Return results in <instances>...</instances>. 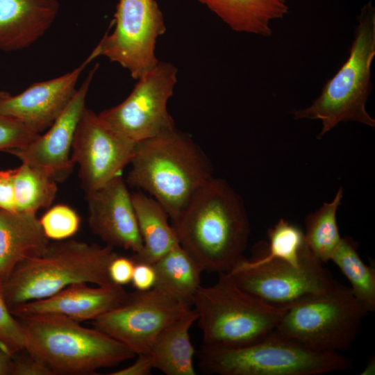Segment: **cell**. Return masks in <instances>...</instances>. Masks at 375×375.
<instances>
[{
    "label": "cell",
    "mask_w": 375,
    "mask_h": 375,
    "mask_svg": "<svg viewBox=\"0 0 375 375\" xmlns=\"http://www.w3.org/2000/svg\"><path fill=\"white\" fill-rule=\"evenodd\" d=\"M173 227L180 246L203 272L226 273L243 258L250 224L242 199L221 178H211Z\"/></svg>",
    "instance_id": "obj_1"
},
{
    "label": "cell",
    "mask_w": 375,
    "mask_h": 375,
    "mask_svg": "<svg viewBox=\"0 0 375 375\" xmlns=\"http://www.w3.org/2000/svg\"><path fill=\"white\" fill-rule=\"evenodd\" d=\"M130 164L126 183L155 199L172 222L213 177L204 152L176 126L136 143Z\"/></svg>",
    "instance_id": "obj_2"
},
{
    "label": "cell",
    "mask_w": 375,
    "mask_h": 375,
    "mask_svg": "<svg viewBox=\"0 0 375 375\" xmlns=\"http://www.w3.org/2000/svg\"><path fill=\"white\" fill-rule=\"evenodd\" d=\"M114 248L68 239L49 243L40 255L20 262L1 284L10 310L44 299L77 283H112L108 268Z\"/></svg>",
    "instance_id": "obj_3"
},
{
    "label": "cell",
    "mask_w": 375,
    "mask_h": 375,
    "mask_svg": "<svg viewBox=\"0 0 375 375\" xmlns=\"http://www.w3.org/2000/svg\"><path fill=\"white\" fill-rule=\"evenodd\" d=\"M25 350L44 362L55 375L92 374L136 356L101 331L57 315L18 319Z\"/></svg>",
    "instance_id": "obj_4"
},
{
    "label": "cell",
    "mask_w": 375,
    "mask_h": 375,
    "mask_svg": "<svg viewBox=\"0 0 375 375\" xmlns=\"http://www.w3.org/2000/svg\"><path fill=\"white\" fill-rule=\"evenodd\" d=\"M216 283L201 285L192 301L203 345L240 347L275 331L288 308L268 304L240 288L226 273Z\"/></svg>",
    "instance_id": "obj_5"
},
{
    "label": "cell",
    "mask_w": 375,
    "mask_h": 375,
    "mask_svg": "<svg viewBox=\"0 0 375 375\" xmlns=\"http://www.w3.org/2000/svg\"><path fill=\"white\" fill-rule=\"evenodd\" d=\"M374 56L375 9L370 1L358 16L347 60L310 106L293 112L294 118L320 120L322 128L318 138L342 122L354 121L374 128L375 120L367 112L366 103L372 89Z\"/></svg>",
    "instance_id": "obj_6"
},
{
    "label": "cell",
    "mask_w": 375,
    "mask_h": 375,
    "mask_svg": "<svg viewBox=\"0 0 375 375\" xmlns=\"http://www.w3.org/2000/svg\"><path fill=\"white\" fill-rule=\"evenodd\" d=\"M199 365L206 372L219 375H319L352 366L351 360L338 352L310 350L276 330L243 347L202 345Z\"/></svg>",
    "instance_id": "obj_7"
},
{
    "label": "cell",
    "mask_w": 375,
    "mask_h": 375,
    "mask_svg": "<svg viewBox=\"0 0 375 375\" xmlns=\"http://www.w3.org/2000/svg\"><path fill=\"white\" fill-rule=\"evenodd\" d=\"M367 314L351 288L335 282L328 291L288 307L276 331L310 350L338 352L353 344Z\"/></svg>",
    "instance_id": "obj_8"
},
{
    "label": "cell",
    "mask_w": 375,
    "mask_h": 375,
    "mask_svg": "<svg viewBox=\"0 0 375 375\" xmlns=\"http://www.w3.org/2000/svg\"><path fill=\"white\" fill-rule=\"evenodd\" d=\"M226 274L240 288L274 306L288 308L330 290L335 283L314 255L299 264L256 252Z\"/></svg>",
    "instance_id": "obj_9"
},
{
    "label": "cell",
    "mask_w": 375,
    "mask_h": 375,
    "mask_svg": "<svg viewBox=\"0 0 375 375\" xmlns=\"http://www.w3.org/2000/svg\"><path fill=\"white\" fill-rule=\"evenodd\" d=\"M178 69L160 62L137 81L130 94L120 103L99 113L113 131L136 144L175 127L167 110L177 82Z\"/></svg>",
    "instance_id": "obj_10"
},
{
    "label": "cell",
    "mask_w": 375,
    "mask_h": 375,
    "mask_svg": "<svg viewBox=\"0 0 375 375\" xmlns=\"http://www.w3.org/2000/svg\"><path fill=\"white\" fill-rule=\"evenodd\" d=\"M113 22V31L93 51L138 80L159 62L156 44L166 31L162 13L156 0H119Z\"/></svg>",
    "instance_id": "obj_11"
},
{
    "label": "cell",
    "mask_w": 375,
    "mask_h": 375,
    "mask_svg": "<svg viewBox=\"0 0 375 375\" xmlns=\"http://www.w3.org/2000/svg\"><path fill=\"white\" fill-rule=\"evenodd\" d=\"M190 308L154 287L128 293L119 306L93 320L92 326L135 355L148 353L160 332Z\"/></svg>",
    "instance_id": "obj_12"
},
{
    "label": "cell",
    "mask_w": 375,
    "mask_h": 375,
    "mask_svg": "<svg viewBox=\"0 0 375 375\" xmlns=\"http://www.w3.org/2000/svg\"><path fill=\"white\" fill-rule=\"evenodd\" d=\"M135 144L108 126L93 110L85 108L75 133L73 162L85 194L101 188L131 163Z\"/></svg>",
    "instance_id": "obj_13"
},
{
    "label": "cell",
    "mask_w": 375,
    "mask_h": 375,
    "mask_svg": "<svg viewBox=\"0 0 375 375\" xmlns=\"http://www.w3.org/2000/svg\"><path fill=\"white\" fill-rule=\"evenodd\" d=\"M98 65L93 67L65 108L46 133L25 147L6 151L22 162L38 167L61 182L71 174L74 163L72 149L75 133L85 110L87 94Z\"/></svg>",
    "instance_id": "obj_14"
},
{
    "label": "cell",
    "mask_w": 375,
    "mask_h": 375,
    "mask_svg": "<svg viewBox=\"0 0 375 375\" xmlns=\"http://www.w3.org/2000/svg\"><path fill=\"white\" fill-rule=\"evenodd\" d=\"M97 58L92 51L72 71L56 78L35 83L21 93L0 91V114L12 117L40 133L51 126L76 91L79 77Z\"/></svg>",
    "instance_id": "obj_15"
},
{
    "label": "cell",
    "mask_w": 375,
    "mask_h": 375,
    "mask_svg": "<svg viewBox=\"0 0 375 375\" xmlns=\"http://www.w3.org/2000/svg\"><path fill=\"white\" fill-rule=\"evenodd\" d=\"M88 223L94 234L106 245L130 250L142 249L131 193L119 175L101 188L86 194Z\"/></svg>",
    "instance_id": "obj_16"
},
{
    "label": "cell",
    "mask_w": 375,
    "mask_h": 375,
    "mask_svg": "<svg viewBox=\"0 0 375 375\" xmlns=\"http://www.w3.org/2000/svg\"><path fill=\"white\" fill-rule=\"evenodd\" d=\"M123 286L114 283L92 287L87 283L70 285L56 294L12 308L17 319L57 315L81 322L94 320L119 306L127 297Z\"/></svg>",
    "instance_id": "obj_17"
},
{
    "label": "cell",
    "mask_w": 375,
    "mask_h": 375,
    "mask_svg": "<svg viewBox=\"0 0 375 375\" xmlns=\"http://www.w3.org/2000/svg\"><path fill=\"white\" fill-rule=\"evenodd\" d=\"M59 10L58 0H0V50L30 47L51 26Z\"/></svg>",
    "instance_id": "obj_18"
},
{
    "label": "cell",
    "mask_w": 375,
    "mask_h": 375,
    "mask_svg": "<svg viewBox=\"0 0 375 375\" xmlns=\"http://www.w3.org/2000/svg\"><path fill=\"white\" fill-rule=\"evenodd\" d=\"M49 244L36 213L0 208V284L20 262L40 255Z\"/></svg>",
    "instance_id": "obj_19"
},
{
    "label": "cell",
    "mask_w": 375,
    "mask_h": 375,
    "mask_svg": "<svg viewBox=\"0 0 375 375\" xmlns=\"http://www.w3.org/2000/svg\"><path fill=\"white\" fill-rule=\"evenodd\" d=\"M131 197L142 240V251L132 258L153 264L179 244L178 240L168 213L155 199L142 190L131 193Z\"/></svg>",
    "instance_id": "obj_20"
},
{
    "label": "cell",
    "mask_w": 375,
    "mask_h": 375,
    "mask_svg": "<svg viewBox=\"0 0 375 375\" xmlns=\"http://www.w3.org/2000/svg\"><path fill=\"white\" fill-rule=\"evenodd\" d=\"M197 320L196 311L190 308L160 332L148 353L154 369L167 375L196 374L190 330Z\"/></svg>",
    "instance_id": "obj_21"
},
{
    "label": "cell",
    "mask_w": 375,
    "mask_h": 375,
    "mask_svg": "<svg viewBox=\"0 0 375 375\" xmlns=\"http://www.w3.org/2000/svg\"><path fill=\"white\" fill-rule=\"evenodd\" d=\"M233 31L268 37L270 22L288 12L285 0H198Z\"/></svg>",
    "instance_id": "obj_22"
},
{
    "label": "cell",
    "mask_w": 375,
    "mask_h": 375,
    "mask_svg": "<svg viewBox=\"0 0 375 375\" xmlns=\"http://www.w3.org/2000/svg\"><path fill=\"white\" fill-rule=\"evenodd\" d=\"M153 265L156 274L155 287L191 306L194 296L201 285L203 272L195 260L178 244Z\"/></svg>",
    "instance_id": "obj_23"
},
{
    "label": "cell",
    "mask_w": 375,
    "mask_h": 375,
    "mask_svg": "<svg viewBox=\"0 0 375 375\" xmlns=\"http://www.w3.org/2000/svg\"><path fill=\"white\" fill-rule=\"evenodd\" d=\"M351 283V290L367 313L375 310V269L364 263L358 253V244L351 238H342L331 260Z\"/></svg>",
    "instance_id": "obj_24"
},
{
    "label": "cell",
    "mask_w": 375,
    "mask_h": 375,
    "mask_svg": "<svg viewBox=\"0 0 375 375\" xmlns=\"http://www.w3.org/2000/svg\"><path fill=\"white\" fill-rule=\"evenodd\" d=\"M57 181L46 171L27 164L15 168L14 193L17 211L37 213L54 201Z\"/></svg>",
    "instance_id": "obj_25"
},
{
    "label": "cell",
    "mask_w": 375,
    "mask_h": 375,
    "mask_svg": "<svg viewBox=\"0 0 375 375\" xmlns=\"http://www.w3.org/2000/svg\"><path fill=\"white\" fill-rule=\"evenodd\" d=\"M342 199L340 188L331 201L324 203L306 217V241L312 254L322 263L331 260L342 238L337 224L336 213Z\"/></svg>",
    "instance_id": "obj_26"
},
{
    "label": "cell",
    "mask_w": 375,
    "mask_h": 375,
    "mask_svg": "<svg viewBox=\"0 0 375 375\" xmlns=\"http://www.w3.org/2000/svg\"><path fill=\"white\" fill-rule=\"evenodd\" d=\"M269 243L257 253L267 258H281L299 264L313 255L308 248L304 233L297 226L281 219L267 231Z\"/></svg>",
    "instance_id": "obj_27"
},
{
    "label": "cell",
    "mask_w": 375,
    "mask_h": 375,
    "mask_svg": "<svg viewBox=\"0 0 375 375\" xmlns=\"http://www.w3.org/2000/svg\"><path fill=\"white\" fill-rule=\"evenodd\" d=\"M39 220L46 237L54 241L70 239L78 231L81 222L76 211L65 204L51 207Z\"/></svg>",
    "instance_id": "obj_28"
},
{
    "label": "cell",
    "mask_w": 375,
    "mask_h": 375,
    "mask_svg": "<svg viewBox=\"0 0 375 375\" xmlns=\"http://www.w3.org/2000/svg\"><path fill=\"white\" fill-rule=\"evenodd\" d=\"M0 344L13 356L25 349L22 323L10 312L0 284Z\"/></svg>",
    "instance_id": "obj_29"
},
{
    "label": "cell",
    "mask_w": 375,
    "mask_h": 375,
    "mask_svg": "<svg viewBox=\"0 0 375 375\" xmlns=\"http://www.w3.org/2000/svg\"><path fill=\"white\" fill-rule=\"evenodd\" d=\"M39 135L19 121L0 114V151L25 147Z\"/></svg>",
    "instance_id": "obj_30"
},
{
    "label": "cell",
    "mask_w": 375,
    "mask_h": 375,
    "mask_svg": "<svg viewBox=\"0 0 375 375\" xmlns=\"http://www.w3.org/2000/svg\"><path fill=\"white\" fill-rule=\"evenodd\" d=\"M10 375H55L42 360L25 349L12 356Z\"/></svg>",
    "instance_id": "obj_31"
},
{
    "label": "cell",
    "mask_w": 375,
    "mask_h": 375,
    "mask_svg": "<svg viewBox=\"0 0 375 375\" xmlns=\"http://www.w3.org/2000/svg\"><path fill=\"white\" fill-rule=\"evenodd\" d=\"M135 261L132 258L115 256L110 261L108 272L111 282L124 286L131 282Z\"/></svg>",
    "instance_id": "obj_32"
},
{
    "label": "cell",
    "mask_w": 375,
    "mask_h": 375,
    "mask_svg": "<svg viewBox=\"0 0 375 375\" xmlns=\"http://www.w3.org/2000/svg\"><path fill=\"white\" fill-rule=\"evenodd\" d=\"M156 274L153 264L135 262L131 283L138 291H147L155 287Z\"/></svg>",
    "instance_id": "obj_33"
},
{
    "label": "cell",
    "mask_w": 375,
    "mask_h": 375,
    "mask_svg": "<svg viewBox=\"0 0 375 375\" xmlns=\"http://www.w3.org/2000/svg\"><path fill=\"white\" fill-rule=\"evenodd\" d=\"M15 169H0V208L17 211L14 193Z\"/></svg>",
    "instance_id": "obj_34"
},
{
    "label": "cell",
    "mask_w": 375,
    "mask_h": 375,
    "mask_svg": "<svg viewBox=\"0 0 375 375\" xmlns=\"http://www.w3.org/2000/svg\"><path fill=\"white\" fill-rule=\"evenodd\" d=\"M136 360L131 365L110 373L109 375H149L153 368L148 353L138 354Z\"/></svg>",
    "instance_id": "obj_35"
},
{
    "label": "cell",
    "mask_w": 375,
    "mask_h": 375,
    "mask_svg": "<svg viewBox=\"0 0 375 375\" xmlns=\"http://www.w3.org/2000/svg\"><path fill=\"white\" fill-rule=\"evenodd\" d=\"M12 356L0 344V375H10Z\"/></svg>",
    "instance_id": "obj_36"
}]
</instances>
